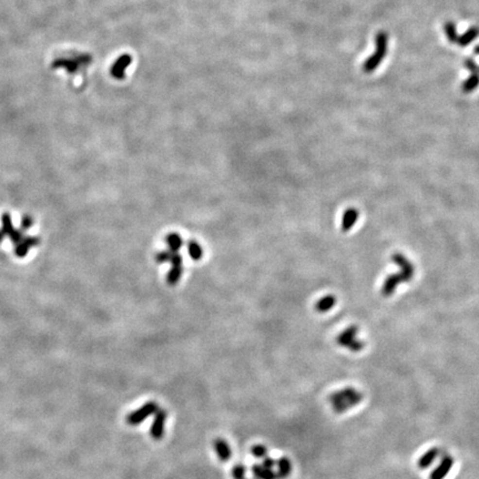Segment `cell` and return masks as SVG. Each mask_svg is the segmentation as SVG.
I'll return each instance as SVG.
<instances>
[{"label":"cell","instance_id":"obj_1","mask_svg":"<svg viewBox=\"0 0 479 479\" xmlns=\"http://www.w3.org/2000/svg\"><path fill=\"white\" fill-rule=\"evenodd\" d=\"M388 34L385 31H379L375 37V51L372 56L365 60L363 65V71L365 73H372L376 68L382 64L385 56L387 53Z\"/></svg>","mask_w":479,"mask_h":479},{"label":"cell","instance_id":"obj_2","mask_svg":"<svg viewBox=\"0 0 479 479\" xmlns=\"http://www.w3.org/2000/svg\"><path fill=\"white\" fill-rule=\"evenodd\" d=\"M356 334H357V327L354 326L348 327L347 329H345L339 337H337L336 341L341 346L346 347L353 352H359L364 347V345L362 342L356 339Z\"/></svg>","mask_w":479,"mask_h":479},{"label":"cell","instance_id":"obj_3","mask_svg":"<svg viewBox=\"0 0 479 479\" xmlns=\"http://www.w3.org/2000/svg\"><path fill=\"white\" fill-rule=\"evenodd\" d=\"M156 411H158V406H156L154 403H148L145 404L144 406L139 408L138 411H133V413L129 415L127 422L128 424H130V425H138V424L145 421L149 416L154 414Z\"/></svg>","mask_w":479,"mask_h":479},{"label":"cell","instance_id":"obj_4","mask_svg":"<svg viewBox=\"0 0 479 479\" xmlns=\"http://www.w3.org/2000/svg\"><path fill=\"white\" fill-rule=\"evenodd\" d=\"M363 397L364 396L362 393L357 392L356 394L349 396V397L341 400V402L332 404V408L336 414H343L345 411L351 410L352 407L359 405V404L363 400Z\"/></svg>","mask_w":479,"mask_h":479},{"label":"cell","instance_id":"obj_5","mask_svg":"<svg viewBox=\"0 0 479 479\" xmlns=\"http://www.w3.org/2000/svg\"><path fill=\"white\" fill-rule=\"evenodd\" d=\"M454 465V458L449 455H445L442 458L441 464L431 472L429 479H444L450 472L451 467Z\"/></svg>","mask_w":479,"mask_h":479},{"label":"cell","instance_id":"obj_6","mask_svg":"<svg viewBox=\"0 0 479 479\" xmlns=\"http://www.w3.org/2000/svg\"><path fill=\"white\" fill-rule=\"evenodd\" d=\"M166 419H167L166 411H158V413H156L155 418H154V421H153V424H152L151 429H150V434L152 436V438H154V439L162 438L163 430H164V423H166Z\"/></svg>","mask_w":479,"mask_h":479},{"label":"cell","instance_id":"obj_7","mask_svg":"<svg viewBox=\"0 0 479 479\" xmlns=\"http://www.w3.org/2000/svg\"><path fill=\"white\" fill-rule=\"evenodd\" d=\"M214 449L215 453H217L218 457L221 459L222 462H227L232 456V450H231L229 444L223 439H217L214 442Z\"/></svg>","mask_w":479,"mask_h":479},{"label":"cell","instance_id":"obj_8","mask_svg":"<svg viewBox=\"0 0 479 479\" xmlns=\"http://www.w3.org/2000/svg\"><path fill=\"white\" fill-rule=\"evenodd\" d=\"M478 37H479V28L476 26H473L470 27L465 34H462V36L458 37L457 44L461 47H467L472 44L474 40H476Z\"/></svg>","mask_w":479,"mask_h":479},{"label":"cell","instance_id":"obj_9","mask_svg":"<svg viewBox=\"0 0 479 479\" xmlns=\"http://www.w3.org/2000/svg\"><path fill=\"white\" fill-rule=\"evenodd\" d=\"M438 455H439L438 448H436V447H434V448H430L429 450H427L421 458L418 459L417 466L421 469L427 468V467H429L431 464H433V462H435V459L438 457Z\"/></svg>","mask_w":479,"mask_h":479},{"label":"cell","instance_id":"obj_10","mask_svg":"<svg viewBox=\"0 0 479 479\" xmlns=\"http://www.w3.org/2000/svg\"><path fill=\"white\" fill-rule=\"evenodd\" d=\"M357 392L359 391L355 390V388H353V387L342 388V390L332 393V394L328 396V402L331 404H335L337 402H341V400L349 397V396L356 394Z\"/></svg>","mask_w":479,"mask_h":479},{"label":"cell","instance_id":"obj_11","mask_svg":"<svg viewBox=\"0 0 479 479\" xmlns=\"http://www.w3.org/2000/svg\"><path fill=\"white\" fill-rule=\"evenodd\" d=\"M276 466H277V473H276L277 478L285 479L290 476L291 473H292V464H291L289 458L286 457L280 458L276 462Z\"/></svg>","mask_w":479,"mask_h":479},{"label":"cell","instance_id":"obj_12","mask_svg":"<svg viewBox=\"0 0 479 479\" xmlns=\"http://www.w3.org/2000/svg\"><path fill=\"white\" fill-rule=\"evenodd\" d=\"M479 87V73H472L467 79L462 82V91L464 93H470Z\"/></svg>","mask_w":479,"mask_h":479},{"label":"cell","instance_id":"obj_13","mask_svg":"<svg viewBox=\"0 0 479 479\" xmlns=\"http://www.w3.org/2000/svg\"><path fill=\"white\" fill-rule=\"evenodd\" d=\"M253 475L257 479H276V473L272 469L265 468L264 466L255 465L253 467Z\"/></svg>","mask_w":479,"mask_h":479},{"label":"cell","instance_id":"obj_14","mask_svg":"<svg viewBox=\"0 0 479 479\" xmlns=\"http://www.w3.org/2000/svg\"><path fill=\"white\" fill-rule=\"evenodd\" d=\"M167 244L169 246V250L172 251V252H179V250L181 249V246L183 244V241L181 237L176 233H171L167 237Z\"/></svg>","mask_w":479,"mask_h":479},{"label":"cell","instance_id":"obj_15","mask_svg":"<svg viewBox=\"0 0 479 479\" xmlns=\"http://www.w3.org/2000/svg\"><path fill=\"white\" fill-rule=\"evenodd\" d=\"M444 30H445V34L449 42H451V44H453V42H457L459 36L457 34V28L455 22L447 21L445 25H444Z\"/></svg>","mask_w":479,"mask_h":479},{"label":"cell","instance_id":"obj_16","mask_svg":"<svg viewBox=\"0 0 479 479\" xmlns=\"http://www.w3.org/2000/svg\"><path fill=\"white\" fill-rule=\"evenodd\" d=\"M182 272H183L182 266H172V269L169 271L167 276L168 283L170 285H175L180 281V278H181Z\"/></svg>","mask_w":479,"mask_h":479},{"label":"cell","instance_id":"obj_17","mask_svg":"<svg viewBox=\"0 0 479 479\" xmlns=\"http://www.w3.org/2000/svg\"><path fill=\"white\" fill-rule=\"evenodd\" d=\"M188 251H189V254H190L192 260H194V261L201 260V257L203 255L202 247L200 246L195 241L189 242V245H188Z\"/></svg>","mask_w":479,"mask_h":479},{"label":"cell","instance_id":"obj_18","mask_svg":"<svg viewBox=\"0 0 479 479\" xmlns=\"http://www.w3.org/2000/svg\"><path fill=\"white\" fill-rule=\"evenodd\" d=\"M333 305H334V298L331 296H326L317 303L316 308L319 312H326Z\"/></svg>","mask_w":479,"mask_h":479},{"label":"cell","instance_id":"obj_19","mask_svg":"<svg viewBox=\"0 0 479 479\" xmlns=\"http://www.w3.org/2000/svg\"><path fill=\"white\" fill-rule=\"evenodd\" d=\"M251 451H252L253 456L257 457V458H264L266 455H268V448H266V447L263 446V445L253 446Z\"/></svg>","mask_w":479,"mask_h":479},{"label":"cell","instance_id":"obj_20","mask_svg":"<svg viewBox=\"0 0 479 479\" xmlns=\"http://www.w3.org/2000/svg\"><path fill=\"white\" fill-rule=\"evenodd\" d=\"M356 217H357L356 211H349V212H347L346 214H345L343 224L346 226V230L349 229V227L354 224V222L356 221Z\"/></svg>","mask_w":479,"mask_h":479},{"label":"cell","instance_id":"obj_21","mask_svg":"<svg viewBox=\"0 0 479 479\" xmlns=\"http://www.w3.org/2000/svg\"><path fill=\"white\" fill-rule=\"evenodd\" d=\"M464 66L467 70H469L472 73H479V66L474 59H466Z\"/></svg>","mask_w":479,"mask_h":479},{"label":"cell","instance_id":"obj_22","mask_svg":"<svg viewBox=\"0 0 479 479\" xmlns=\"http://www.w3.org/2000/svg\"><path fill=\"white\" fill-rule=\"evenodd\" d=\"M232 477L234 479H244L245 478V468L242 465H237L232 469Z\"/></svg>","mask_w":479,"mask_h":479},{"label":"cell","instance_id":"obj_23","mask_svg":"<svg viewBox=\"0 0 479 479\" xmlns=\"http://www.w3.org/2000/svg\"><path fill=\"white\" fill-rule=\"evenodd\" d=\"M174 252H172L170 250L164 251V252H160L156 254V262L159 263H164V262H170V258L172 257V254Z\"/></svg>","mask_w":479,"mask_h":479},{"label":"cell","instance_id":"obj_24","mask_svg":"<svg viewBox=\"0 0 479 479\" xmlns=\"http://www.w3.org/2000/svg\"><path fill=\"white\" fill-rule=\"evenodd\" d=\"M170 263L172 266H182V255L178 252L173 253L170 258Z\"/></svg>","mask_w":479,"mask_h":479},{"label":"cell","instance_id":"obj_25","mask_svg":"<svg viewBox=\"0 0 479 479\" xmlns=\"http://www.w3.org/2000/svg\"><path fill=\"white\" fill-rule=\"evenodd\" d=\"M275 465H276V462L273 461L272 458H265L264 462H263V466H264L265 468H269V469H273V467Z\"/></svg>","mask_w":479,"mask_h":479},{"label":"cell","instance_id":"obj_26","mask_svg":"<svg viewBox=\"0 0 479 479\" xmlns=\"http://www.w3.org/2000/svg\"><path fill=\"white\" fill-rule=\"evenodd\" d=\"M474 52H475V54H478V56H479V45H478V46H476V47H475Z\"/></svg>","mask_w":479,"mask_h":479}]
</instances>
